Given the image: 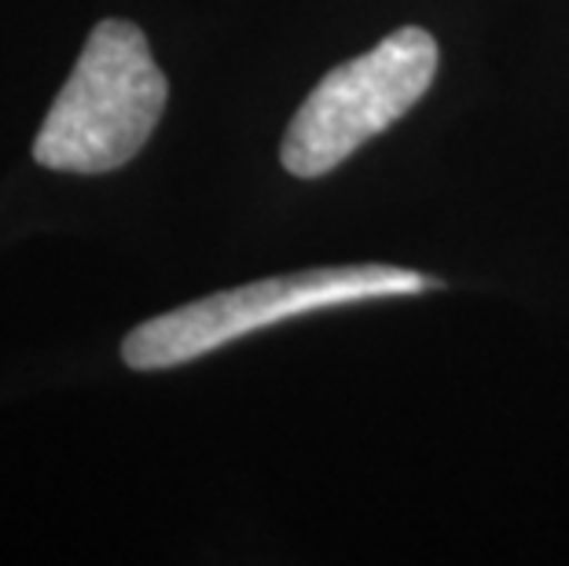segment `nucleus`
<instances>
[{
	"label": "nucleus",
	"instance_id": "obj_3",
	"mask_svg": "<svg viewBox=\"0 0 569 566\" xmlns=\"http://www.w3.org/2000/svg\"><path fill=\"white\" fill-rule=\"evenodd\" d=\"M438 75V41L422 27H401L371 52L335 67L306 96L283 132L280 162L301 180L338 170L349 155L416 107Z\"/></svg>",
	"mask_w": 569,
	"mask_h": 566
},
{
	"label": "nucleus",
	"instance_id": "obj_1",
	"mask_svg": "<svg viewBox=\"0 0 569 566\" xmlns=\"http://www.w3.org/2000/svg\"><path fill=\"white\" fill-rule=\"evenodd\" d=\"M166 100L169 81L137 22H96L33 140V162L84 177L122 170L159 129Z\"/></svg>",
	"mask_w": 569,
	"mask_h": 566
},
{
	"label": "nucleus",
	"instance_id": "obj_2",
	"mask_svg": "<svg viewBox=\"0 0 569 566\" xmlns=\"http://www.w3.org/2000/svg\"><path fill=\"white\" fill-rule=\"evenodd\" d=\"M433 287H441L433 276L401 269V265H338V269L269 276V280L206 295L199 302L143 320L140 328L126 335L122 360L132 371H166L191 365L243 335L306 317V312L375 302V298L422 295Z\"/></svg>",
	"mask_w": 569,
	"mask_h": 566
}]
</instances>
